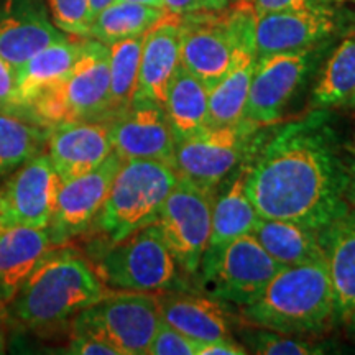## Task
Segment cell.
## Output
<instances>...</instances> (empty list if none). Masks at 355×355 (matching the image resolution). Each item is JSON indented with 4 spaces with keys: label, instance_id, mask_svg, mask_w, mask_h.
<instances>
[{
    "label": "cell",
    "instance_id": "6da1fadb",
    "mask_svg": "<svg viewBox=\"0 0 355 355\" xmlns=\"http://www.w3.org/2000/svg\"><path fill=\"white\" fill-rule=\"evenodd\" d=\"M345 184L326 110L283 125L247 159L245 191L260 217L319 230L349 207Z\"/></svg>",
    "mask_w": 355,
    "mask_h": 355
},
{
    "label": "cell",
    "instance_id": "7a4b0ae2",
    "mask_svg": "<svg viewBox=\"0 0 355 355\" xmlns=\"http://www.w3.org/2000/svg\"><path fill=\"white\" fill-rule=\"evenodd\" d=\"M109 293L86 257L66 245L51 247L3 308L25 329H53L73 321Z\"/></svg>",
    "mask_w": 355,
    "mask_h": 355
},
{
    "label": "cell",
    "instance_id": "3957f363",
    "mask_svg": "<svg viewBox=\"0 0 355 355\" xmlns=\"http://www.w3.org/2000/svg\"><path fill=\"white\" fill-rule=\"evenodd\" d=\"M250 326L291 336H318L337 324L326 260L283 266L254 303L243 306Z\"/></svg>",
    "mask_w": 355,
    "mask_h": 355
},
{
    "label": "cell",
    "instance_id": "277c9868",
    "mask_svg": "<svg viewBox=\"0 0 355 355\" xmlns=\"http://www.w3.org/2000/svg\"><path fill=\"white\" fill-rule=\"evenodd\" d=\"M109 91V46L84 38L76 63L66 76L35 97L26 121L43 128L69 121L107 122Z\"/></svg>",
    "mask_w": 355,
    "mask_h": 355
},
{
    "label": "cell",
    "instance_id": "5b68a950",
    "mask_svg": "<svg viewBox=\"0 0 355 355\" xmlns=\"http://www.w3.org/2000/svg\"><path fill=\"white\" fill-rule=\"evenodd\" d=\"M255 17L250 3L242 0L229 12L201 10L183 15L180 64L211 91L230 69L242 44L255 42Z\"/></svg>",
    "mask_w": 355,
    "mask_h": 355
},
{
    "label": "cell",
    "instance_id": "8992f818",
    "mask_svg": "<svg viewBox=\"0 0 355 355\" xmlns=\"http://www.w3.org/2000/svg\"><path fill=\"white\" fill-rule=\"evenodd\" d=\"M178 175L170 163L157 159H127L114 178L109 196L96 217L94 227L105 245L157 220Z\"/></svg>",
    "mask_w": 355,
    "mask_h": 355
},
{
    "label": "cell",
    "instance_id": "52a82bcc",
    "mask_svg": "<svg viewBox=\"0 0 355 355\" xmlns=\"http://www.w3.org/2000/svg\"><path fill=\"white\" fill-rule=\"evenodd\" d=\"M104 285L117 291L162 293L178 288L181 270L158 225L148 224L109 243L94 265Z\"/></svg>",
    "mask_w": 355,
    "mask_h": 355
},
{
    "label": "cell",
    "instance_id": "ba28073f",
    "mask_svg": "<svg viewBox=\"0 0 355 355\" xmlns=\"http://www.w3.org/2000/svg\"><path fill=\"white\" fill-rule=\"evenodd\" d=\"M261 128L248 119L229 125H209L176 141L173 168L180 178L217 189L254 155L261 141Z\"/></svg>",
    "mask_w": 355,
    "mask_h": 355
},
{
    "label": "cell",
    "instance_id": "9c48e42d",
    "mask_svg": "<svg viewBox=\"0 0 355 355\" xmlns=\"http://www.w3.org/2000/svg\"><path fill=\"white\" fill-rule=\"evenodd\" d=\"M162 321L157 293L109 290L73 319V332L107 340L121 355H146Z\"/></svg>",
    "mask_w": 355,
    "mask_h": 355
},
{
    "label": "cell",
    "instance_id": "30bf717a",
    "mask_svg": "<svg viewBox=\"0 0 355 355\" xmlns=\"http://www.w3.org/2000/svg\"><path fill=\"white\" fill-rule=\"evenodd\" d=\"M217 189L178 176L155 220L180 270L189 277L199 266L211 237Z\"/></svg>",
    "mask_w": 355,
    "mask_h": 355
},
{
    "label": "cell",
    "instance_id": "8fae6325",
    "mask_svg": "<svg viewBox=\"0 0 355 355\" xmlns=\"http://www.w3.org/2000/svg\"><path fill=\"white\" fill-rule=\"evenodd\" d=\"M282 268L254 235L245 234L204 259L198 275L216 300L243 308L259 298Z\"/></svg>",
    "mask_w": 355,
    "mask_h": 355
},
{
    "label": "cell",
    "instance_id": "7c38bea8",
    "mask_svg": "<svg viewBox=\"0 0 355 355\" xmlns=\"http://www.w3.org/2000/svg\"><path fill=\"white\" fill-rule=\"evenodd\" d=\"M318 58V46L257 56L243 119L261 127L277 123L298 94Z\"/></svg>",
    "mask_w": 355,
    "mask_h": 355
},
{
    "label": "cell",
    "instance_id": "4fadbf2b",
    "mask_svg": "<svg viewBox=\"0 0 355 355\" xmlns=\"http://www.w3.org/2000/svg\"><path fill=\"white\" fill-rule=\"evenodd\" d=\"M121 166L122 158L112 152L92 171L61 183L46 227L53 247L66 245L94 225Z\"/></svg>",
    "mask_w": 355,
    "mask_h": 355
},
{
    "label": "cell",
    "instance_id": "5bb4252c",
    "mask_svg": "<svg viewBox=\"0 0 355 355\" xmlns=\"http://www.w3.org/2000/svg\"><path fill=\"white\" fill-rule=\"evenodd\" d=\"M60 186V176L46 153H40L21 165L0 188V230L46 229Z\"/></svg>",
    "mask_w": 355,
    "mask_h": 355
},
{
    "label": "cell",
    "instance_id": "9a60e30c",
    "mask_svg": "<svg viewBox=\"0 0 355 355\" xmlns=\"http://www.w3.org/2000/svg\"><path fill=\"white\" fill-rule=\"evenodd\" d=\"M339 25L336 3H311L257 13V56L319 46L337 32Z\"/></svg>",
    "mask_w": 355,
    "mask_h": 355
},
{
    "label": "cell",
    "instance_id": "2e32d148",
    "mask_svg": "<svg viewBox=\"0 0 355 355\" xmlns=\"http://www.w3.org/2000/svg\"><path fill=\"white\" fill-rule=\"evenodd\" d=\"M114 153L127 159H157L173 165L176 137L162 105L132 104L109 122Z\"/></svg>",
    "mask_w": 355,
    "mask_h": 355
},
{
    "label": "cell",
    "instance_id": "e0dca14e",
    "mask_svg": "<svg viewBox=\"0 0 355 355\" xmlns=\"http://www.w3.org/2000/svg\"><path fill=\"white\" fill-rule=\"evenodd\" d=\"M51 165L63 181L92 171L114 152L109 122L69 121L48 128L46 146Z\"/></svg>",
    "mask_w": 355,
    "mask_h": 355
},
{
    "label": "cell",
    "instance_id": "ac0fdd59",
    "mask_svg": "<svg viewBox=\"0 0 355 355\" xmlns=\"http://www.w3.org/2000/svg\"><path fill=\"white\" fill-rule=\"evenodd\" d=\"M64 37L53 24L46 0H0V56L13 69Z\"/></svg>",
    "mask_w": 355,
    "mask_h": 355
},
{
    "label": "cell",
    "instance_id": "d6986e66",
    "mask_svg": "<svg viewBox=\"0 0 355 355\" xmlns=\"http://www.w3.org/2000/svg\"><path fill=\"white\" fill-rule=\"evenodd\" d=\"M181 17L166 13L144 37L137 81L132 104L165 105L168 86L180 66Z\"/></svg>",
    "mask_w": 355,
    "mask_h": 355
},
{
    "label": "cell",
    "instance_id": "ffe728a7",
    "mask_svg": "<svg viewBox=\"0 0 355 355\" xmlns=\"http://www.w3.org/2000/svg\"><path fill=\"white\" fill-rule=\"evenodd\" d=\"M324 260L336 301L337 324L349 321L355 311V207L319 229Z\"/></svg>",
    "mask_w": 355,
    "mask_h": 355
},
{
    "label": "cell",
    "instance_id": "44dd1931",
    "mask_svg": "<svg viewBox=\"0 0 355 355\" xmlns=\"http://www.w3.org/2000/svg\"><path fill=\"white\" fill-rule=\"evenodd\" d=\"M158 303L162 318L199 344L232 337V319L219 300L170 290L158 295Z\"/></svg>",
    "mask_w": 355,
    "mask_h": 355
},
{
    "label": "cell",
    "instance_id": "7402d4cb",
    "mask_svg": "<svg viewBox=\"0 0 355 355\" xmlns=\"http://www.w3.org/2000/svg\"><path fill=\"white\" fill-rule=\"evenodd\" d=\"M83 40L66 35L64 38L53 42L43 50L26 60L24 64L15 68L17 101L26 121L28 105L43 91L56 84L76 63L83 48Z\"/></svg>",
    "mask_w": 355,
    "mask_h": 355
},
{
    "label": "cell",
    "instance_id": "603a6c76",
    "mask_svg": "<svg viewBox=\"0 0 355 355\" xmlns=\"http://www.w3.org/2000/svg\"><path fill=\"white\" fill-rule=\"evenodd\" d=\"M51 247L46 229L13 227L0 230V309L10 303Z\"/></svg>",
    "mask_w": 355,
    "mask_h": 355
},
{
    "label": "cell",
    "instance_id": "cb8c5ba5",
    "mask_svg": "<svg viewBox=\"0 0 355 355\" xmlns=\"http://www.w3.org/2000/svg\"><path fill=\"white\" fill-rule=\"evenodd\" d=\"M247 162L239 166L234 178L229 181L224 191L216 194L212 204L211 237L207 242L202 260L209 259L241 235L252 234L260 216L252 204L245 191ZM201 260V261H202Z\"/></svg>",
    "mask_w": 355,
    "mask_h": 355
},
{
    "label": "cell",
    "instance_id": "d4e9b609",
    "mask_svg": "<svg viewBox=\"0 0 355 355\" xmlns=\"http://www.w3.org/2000/svg\"><path fill=\"white\" fill-rule=\"evenodd\" d=\"M252 235L283 266L324 259L319 230L293 220L260 217Z\"/></svg>",
    "mask_w": 355,
    "mask_h": 355
},
{
    "label": "cell",
    "instance_id": "484cf974",
    "mask_svg": "<svg viewBox=\"0 0 355 355\" xmlns=\"http://www.w3.org/2000/svg\"><path fill=\"white\" fill-rule=\"evenodd\" d=\"M163 109L176 141L196 135L211 125L209 87L180 64L168 86Z\"/></svg>",
    "mask_w": 355,
    "mask_h": 355
},
{
    "label": "cell",
    "instance_id": "4316f807",
    "mask_svg": "<svg viewBox=\"0 0 355 355\" xmlns=\"http://www.w3.org/2000/svg\"><path fill=\"white\" fill-rule=\"evenodd\" d=\"M255 61V42L242 44L225 76L209 91L211 125H229L242 121Z\"/></svg>",
    "mask_w": 355,
    "mask_h": 355
},
{
    "label": "cell",
    "instance_id": "83f0119b",
    "mask_svg": "<svg viewBox=\"0 0 355 355\" xmlns=\"http://www.w3.org/2000/svg\"><path fill=\"white\" fill-rule=\"evenodd\" d=\"M355 91V30L345 33L324 63L313 94L311 109L329 110L344 107Z\"/></svg>",
    "mask_w": 355,
    "mask_h": 355
},
{
    "label": "cell",
    "instance_id": "f1b7e54d",
    "mask_svg": "<svg viewBox=\"0 0 355 355\" xmlns=\"http://www.w3.org/2000/svg\"><path fill=\"white\" fill-rule=\"evenodd\" d=\"M165 15L163 8L115 0L92 19L87 38H94L109 46L121 40L145 35Z\"/></svg>",
    "mask_w": 355,
    "mask_h": 355
},
{
    "label": "cell",
    "instance_id": "f546056e",
    "mask_svg": "<svg viewBox=\"0 0 355 355\" xmlns=\"http://www.w3.org/2000/svg\"><path fill=\"white\" fill-rule=\"evenodd\" d=\"M144 37H133L109 44L110 91L107 122L121 115L132 105L135 96Z\"/></svg>",
    "mask_w": 355,
    "mask_h": 355
},
{
    "label": "cell",
    "instance_id": "4dcf8cb0",
    "mask_svg": "<svg viewBox=\"0 0 355 355\" xmlns=\"http://www.w3.org/2000/svg\"><path fill=\"white\" fill-rule=\"evenodd\" d=\"M48 128L0 112V176L19 170L46 146Z\"/></svg>",
    "mask_w": 355,
    "mask_h": 355
},
{
    "label": "cell",
    "instance_id": "1f68e13d",
    "mask_svg": "<svg viewBox=\"0 0 355 355\" xmlns=\"http://www.w3.org/2000/svg\"><path fill=\"white\" fill-rule=\"evenodd\" d=\"M243 345L248 352L260 355H316L326 352V345L313 340L301 339V336L283 334V332L252 326L242 331Z\"/></svg>",
    "mask_w": 355,
    "mask_h": 355
},
{
    "label": "cell",
    "instance_id": "d6a6232c",
    "mask_svg": "<svg viewBox=\"0 0 355 355\" xmlns=\"http://www.w3.org/2000/svg\"><path fill=\"white\" fill-rule=\"evenodd\" d=\"M46 6L53 24L61 32L78 38L89 37V0H46Z\"/></svg>",
    "mask_w": 355,
    "mask_h": 355
},
{
    "label": "cell",
    "instance_id": "836d02e7",
    "mask_svg": "<svg viewBox=\"0 0 355 355\" xmlns=\"http://www.w3.org/2000/svg\"><path fill=\"white\" fill-rule=\"evenodd\" d=\"M199 345L201 344L175 329L162 318L146 355H198Z\"/></svg>",
    "mask_w": 355,
    "mask_h": 355
},
{
    "label": "cell",
    "instance_id": "e575fe53",
    "mask_svg": "<svg viewBox=\"0 0 355 355\" xmlns=\"http://www.w3.org/2000/svg\"><path fill=\"white\" fill-rule=\"evenodd\" d=\"M0 112L24 119L19 101H17L15 69L2 56H0Z\"/></svg>",
    "mask_w": 355,
    "mask_h": 355
},
{
    "label": "cell",
    "instance_id": "d590c367",
    "mask_svg": "<svg viewBox=\"0 0 355 355\" xmlns=\"http://www.w3.org/2000/svg\"><path fill=\"white\" fill-rule=\"evenodd\" d=\"M68 354L78 355H121L119 350L110 345L107 340L92 334H84V332H73L71 336Z\"/></svg>",
    "mask_w": 355,
    "mask_h": 355
},
{
    "label": "cell",
    "instance_id": "8d00e7d4",
    "mask_svg": "<svg viewBox=\"0 0 355 355\" xmlns=\"http://www.w3.org/2000/svg\"><path fill=\"white\" fill-rule=\"evenodd\" d=\"M242 2L250 3L255 13H265L279 10V8L311 6V3H336L337 6V3H343L345 0H242Z\"/></svg>",
    "mask_w": 355,
    "mask_h": 355
},
{
    "label": "cell",
    "instance_id": "74e56055",
    "mask_svg": "<svg viewBox=\"0 0 355 355\" xmlns=\"http://www.w3.org/2000/svg\"><path fill=\"white\" fill-rule=\"evenodd\" d=\"M247 347L234 339V337H224V339L204 343L199 345L198 355H245Z\"/></svg>",
    "mask_w": 355,
    "mask_h": 355
},
{
    "label": "cell",
    "instance_id": "f35d334b",
    "mask_svg": "<svg viewBox=\"0 0 355 355\" xmlns=\"http://www.w3.org/2000/svg\"><path fill=\"white\" fill-rule=\"evenodd\" d=\"M163 8L170 15L183 17L188 13L207 10L206 0H163Z\"/></svg>",
    "mask_w": 355,
    "mask_h": 355
},
{
    "label": "cell",
    "instance_id": "ab89813d",
    "mask_svg": "<svg viewBox=\"0 0 355 355\" xmlns=\"http://www.w3.org/2000/svg\"><path fill=\"white\" fill-rule=\"evenodd\" d=\"M345 163V176H347V184H345V199L349 206L355 207V152L349 159H344Z\"/></svg>",
    "mask_w": 355,
    "mask_h": 355
},
{
    "label": "cell",
    "instance_id": "60d3db41",
    "mask_svg": "<svg viewBox=\"0 0 355 355\" xmlns=\"http://www.w3.org/2000/svg\"><path fill=\"white\" fill-rule=\"evenodd\" d=\"M115 0H89V15H91V21L101 10L109 7Z\"/></svg>",
    "mask_w": 355,
    "mask_h": 355
},
{
    "label": "cell",
    "instance_id": "b9f144b4",
    "mask_svg": "<svg viewBox=\"0 0 355 355\" xmlns=\"http://www.w3.org/2000/svg\"><path fill=\"white\" fill-rule=\"evenodd\" d=\"M239 0H206L207 10H224Z\"/></svg>",
    "mask_w": 355,
    "mask_h": 355
},
{
    "label": "cell",
    "instance_id": "7bdbcfd3",
    "mask_svg": "<svg viewBox=\"0 0 355 355\" xmlns=\"http://www.w3.org/2000/svg\"><path fill=\"white\" fill-rule=\"evenodd\" d=\"M123 2H135V3H144V6L163 8V0H123ZM165 10V8H163Z\"/></svg>",
    "mask_w": 355,
    "mask_h": 355
},
{
    "label": "cell",
    "instance_id": "ee69618b",
    "mask_svg": "<svg viewBox=\"0 0 355 355\" xmlns=\"http://www.w3.org/2000/svg\"><path fill=\"white\" fill-rule=\"evenodd\" d=\"M345 326H347V331H349L350 337H354V339H355V311H354L352 316L349 318V321L345 322Z\"/></svg>",
    "mask_w": 355,
    "mask_h": 355
},
{
    "label": "cell",
    "instance_id": "f6af8a7d",
    "mask_svg": "<svg viewBox=\"0 0 355 355\" xmlns=\"http://www.w3.org/2000/svg\"><path fill=\"white\" fill-rule=\"evenodd\" d=\"M344 107H345V109H350V110H355V91L352 92V96L349 97L347 102H345Z\"/></svg>",
    "mask_w": 355,
    "mask_h": 355
},
{
    "label": "cell",
    "instance_id": "bcb514c9",
    "mask_svg": "<svg viewBox=\"0 0 355 355\" xmlns=\"http://www.w3.org/2000/svg\"><path fill=\"white\" fill-rule=\"evenodd\" d=\"M3 347H6V337H3L2 327H0V352H3Z\"/></svg>",
    "mask_w": 355,
    "mask_h": 355
},
{
    "label": "cell",
    "instance_id": "7dc6e473",
    "mask_svg": "<svg viewBox=\"0 0 355 355\" xmlns=\"http://www.w3.org/2000/svg\"><path fill=\"white\" fill-rule=\"evenodd\" d=\"M345 2H347V0H345Z\"/></svg>",
    "mask_w": 355,
    "mask_h": 355
}]
</instances>
